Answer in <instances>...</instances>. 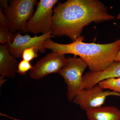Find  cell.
Returning a JSON list of instances; mask_svg holds the SVG:
<instances>
[{
	"label": "cell",
	"instance_id": "5bb4252c",
	"mask_svg": "<svg viewBox=\"0 0 120 120\" xmlns=\"http://www.w3.org/2000/svg\"><path fill=\"white\" fill-rule=\"evenodd\" d=\"M33 67L30 62L23 60L18 65L17 73L22 75H25L28 71H31Z\"/></svg>",
	"mask_w": 120,
	"mask_h": 120
},
{
	"label": "cell",
	"instance_id": "6da1fadb",
	"mask_svg": "<svg viewBox=\"0 0 120 120\" xmlns=\"http://www.w3.org/2000/svg\"><path fill=\"white\" fill-rule=\"evenodd\" d=\"M115 19L99 0H68L58 2L52 16V35L68 37L72 42L81 36L84 27Z\"/></svg>",
	"mask_w": 120,
	"mask_h": 120
},
{
	"label": "cell",
	"instance_id": "4fadbf2b",
	"mask_svg": "<svg viewBox=\"0 0 120 120\" xmlns=\"http://www.w3.org/2000/svg\"><path fill=\"white\" fill-rule=\"evenodd\" d=\"M38 52L34 47L26 49L23 52L22 58L23 60L30 62L38 56Z\"/></svg>",
	"mask_w": 120,
	"mask_h": 120
},
{
	"label": "cell",
	"instance_id": "30bf717a",
	"mask_svg": "<svg viewBox=\"0 0 120 120\" xmlns=\"http://www.w3.org/2000/svg\"><path fill=\"white\" fill-rule=\"evenodd\" d=\"M86 112L89 120H120V110L114 106H102Z\"/></svg>",
	"mask_w": 120,
	"mask_h": 120
},
{
	"label": "cell",
	"instance_id": "8992f818",
	"mask_svg": "<svg viewBox=\"0 0 120 120\" xmlns=\"http://www.w3.org/2000/svg\"><path fill=\"white\" fill-rule=\"evenodd\" d=\"M52 30L39 36L31 37L28 34L22 35L20 32L13 34L11 43L7 44L9 52L16 58H21L24 50L26 49L34 47L37 51L45 53L46 49L43 44L47 39L54 37L52 34Z\"/></svg>",
	"mask_w": 120,
	"mask_h": 120
},
{
	"label": "cell",
	"instance_id": "ac0fdd59",
	"mask_svg": "<svg viewBox=\"0 0 120 120\" xmlns=\"http://www.w3.org/2000/svg\"><path fill=\"white\" fill-rule=\"evenodd\" d=\"M117 19L120 20V13H119L117 15Z\"/></svg>",
	"mask_w": 120,
	"mask_h": 120
},
{
	"label": "cell",
	"instance_id": "9a60e30c",
	"mask_svg": "<svg viewBox=\"0 0 120 120\" xmlns=\"http://www.w3.org/2000/svg\"><path fill=\"white\" fill-rule=\"evenodd\" d=\"M0 27L7 28L9 30L8 23L6 15L0 9Z\"/></svg>",
	"mask_w": 120,
	"mask_h": 120
},
{
	"label": "cell",
	"instance_id": "52a82bcc",
	"mask_svg": "<svg viewBox=\"0 0 120 120\" xmlns=\"http://www.w3.org/2000/svg\"><path fill=\"white\" fill-rule=\"evenodd\" d=\"M110 95L120 97V94L113 91L105 90L97 84L90 89H83L80 91L72 101L82 109L86 111L90 109L102 106L106 98Z\"/></svg>",
	"mask_w": 120,
	"mask_h": 120
},
{
	"label": "cell",
	"instance_id": "5b68a950",
	"mask_svg": "<svg viewBox=\"0 0 120 120\" xmlns=\"http://www.w3.org/2000/svg\"><path fill=\"white\" fill-rule=\"evenodd\" d=\"M58 2V0H40L37 10L26 24L27 32L44 34L52 30L53 8Z\"/></svg>",
	"mask_w": 120,
	"mask_h": 120
},
{
	"label": "cell",
	"instance_id": "7a4b0ae2",
	"mask_svg": "<svg viewBox=\"0 0 120 120\" xmlns=\"http://www.w3.org/2000/svg\"><path fill=\"white\" fill-rule=\"evenodd\" d=\"M84 38L81 35L76 41L67 44L56 43L48 38L43 47L52 52L79 56L91 71H103L114 62L120 49V39L112 43L101 44L83 42Z\"/></svg>",
	"mask_w": 120,
	"mask_h": 120
},
{
	"label": "cell",
	"instance_id": "7c38bea8",
	"mask_svg": "<svg viewBox=\"0 0 120 120\" xmlns=\"http://www.w3.org/2000/svg\"><path fill=\"white\" fill-rule=\"evenodd\" d=\"M13 38V34L7 28L0 27V43L1 44H10Z\"/></svg>",
	"mask_w": 120,
	"mask_h": 120
},
{
	"label": "cell",
	"instance_id": "277c9868",
	"mask_svg": "<svg viewBox=\"0 0 120 120\" xmlns=\"http://www.w3.org/2000/svg\"><path fill=\"white\" fill-rule=\"evenodd\" d=\"M65 65L59 72L67 86V97L73 101L76 94L83 90V74L87 65L80 57H69Z\"/></svg>",
	"mask_w": 120,
	"mask_h": 120
},
{
	"label": "cell",
	"instance_id": "ba28073f",
	"mask_svg": "<svg viewBox=\"0 0 120 120\" xmlns=\"http://www.w3.org/2000/svg\"><path fill=\"white\" fill-rule=\"evenodd\" d=\"M65 55L53 52L47 54L33 66L30 71V77L38 80L51 73H58L68 61Z\"/></svg>",
	"mask_w": 120,
	"mask_h": 120
},
{
	"label": "cell",
	"instance_id": "2e32d148",
	"mask_svg": "<svg viewBox=\"0 0 120 120\" xmlns=\"http://www.w3.org/2000/svg\"><path fill=\"white\" fill-rule=\"evenodd\" d=\"M8 1L7 0H1L0 1V9L2 10L3 9H5L7 7H8L9 5L8 4Z\"/></svg>",
	"mask_w": 120,
	"mask_h": 120
},
{
	"label": "cell",
	"instance_id": "8fae6325",
	"mask_svg": "<svg viewBox=\"0 0 120 120\" xmlns=\"http://www.w3.org/2000/svg\"><path fill=\"white\" fill-rule=\"evenodd\" d=\"M98 84L105 90L108 89L120 94V77L107 79Z\"/></svg>",
	"mask_w": 120,
	"mask_h": 120
},
{
	"label": "cell",
	"instance_id": "3957f363",
	"mask_svg": "<svg viewBox=\"0 0 120 120\" xmlns=\"http://www.w3.org/2000/svg\"><path fill=\"white\" fill-rule=\"evenodd\" d=\"M36 0H11L4 9L8 21L9 30L12 34L26 33V24L33 15L34 8L38 3Z\"/></svg>",
	"mask_w": 120,
	"mask_h": 120
},
{
	"label": "cell",
	"instance_id": "e0dca14e",
	"mask_svg": "<svg viewBox=\"0 0 120 120\" xmlns=\"http://www.w3.org/2000/svg\"><path fill=\"white\" fill-rule=\"evenodd\" d=\"M114 61L120 62V49L116 56Z\"/></svg>",
	"mask_w": 120,
	"mask_h": 120
},
{
	"label": "cell",
	"instance_id": "9c48e42d",
	"mask_svg": "<svg viewBox=\"0 0 120 120\" xmlns=\"http://www.w3.org/2000/svg\"><path fill=\"white\" fill-rule=\"evenodd\" d=\"M8 47L7 44L0 45V77L2 78L15 77L19 64L16 58L9 52Z\"/></svg>",
	"mask_w": 120,
	"mask_h": 120
}]
</instances>
